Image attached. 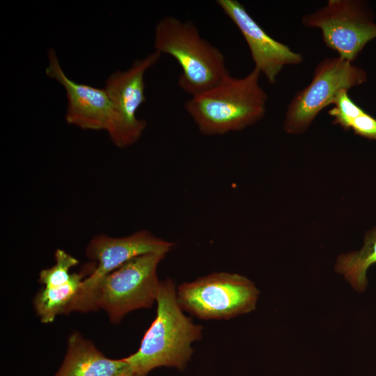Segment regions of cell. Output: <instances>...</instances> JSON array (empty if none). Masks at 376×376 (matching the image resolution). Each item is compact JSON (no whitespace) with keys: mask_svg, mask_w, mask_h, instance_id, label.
Listing matches in <instances>:
<instances>
[{"mask_svg":"<svg viewBox=\"0 0 376 376\" xmlns=\"http://www.w3.org/2000/svg\"><path fill=\"white\" fill-rule=\"evenodd\" d=\"M156 302L155 319L144 334L139 348L124 358L134 376H146L162 366L183 370L194 352L191 344L202 337V326L184 313L171 279L161 281Z\"/></svg>","mask_w":376,"mask_h":376,"instance_id":"obj_1","label":"cell"},{"mask_svg":"<svg viewBox=\"0 0 376 376\" xmlns=\"http://www.w3.org/2000/svg\"><path fill=\"white\" fill-rule=\"evenodd\" d=\"M260 72L253 68L241 78L230 75L215 86L185 103V109L205 135L237 132L261 120L267 95L259 84Z\"/></svg>","mask_w":376,"mask_h":376,"instance_id":"obj_2","label":"cell"},{"mask_svg":"<svg viewBox=\"0 0 376 376\" xmlns=\"http://www.w3.org/2000/svg\"><path fill=\"white\" fill-rule=\"evenodd\" d=\"M155 50L173 57L182 72L180 88L191 97L220 83L230 73L221 50L203 38L191 21L166 16L157 24L154 34Z\"/></svg>","mask_w":376,"mask_h":376,"instance_id":"obj_3","label":"cell"},{"mask_svg":"<svg viewBox=\"0 0 376 376\" xmlns=\"http://www.w3.org/2000/svg\"><path fill=\"white\" fill-rule=\"evenodd\" d=\"M165 256L143 254L107 275L93 295V311L103 309L112 323H118L131 311L151 307L157 300L161 283L157 269Z\"/></svg>","mask_w":376,"mask_h":376,"instance_id":"obj_4","label":"cell"},{"mask_svg":"<svg viewBox=\"0 0 376 376\" xmlns=\"http://www.w3.org/2000/svg\"><path fill=\"white\" fill-rule=\"evenodd\" d=\"M259 291L248 278L217 272L176 289L181 308L201 320H228L256 308Z\"/></svg>","mask_w":376,"mask_h":376,"instance_id":"obj_5","label":"cell"},{"mask_svg":"<svg viewBox=\"0 0 376 376\" xmlns=\"http://www.w3.org/2000/svg\"><path fill=\"white\" fill-rule=\"evenodd\" d=\"M367 81L366 72L340 57H326L315 66L311 81L290 101L283 130L290 134L306 132L320 112L342 89L350 90Z\"/></svg>","mask_w":376,"mask_h":376,"instance_id":"obj_6","label":"cell"},{"mask_svg":"<svg viewBox=\"0 0 376 376\" xmlns=\"http://www.w3.org/2000/svg\"><path fill=\"white\" fill-rule=\"evenodd\" d=\"M301 22L305 27L320 29L324 45L351 63L376 38L374 13L363 0H329Z\"/></svg>","mask_w":376,"mask_h":376,"instance_id":"obj_7","label":"cell"},{"mask_svg":"<svg viewBox=\"0 0 376 376\" xmlns=\"http://www.w3.org/2000/svg\"><path fill=\"white\" fill-rule=\"evenodd\" d=\"M173 246V243L145 230L121 237L104 234L95 236L86 246V255L96 262V266L84 279L72 311H93L92 299L99 283L107 275L126 262L146 253L166 254Z\"/></svg>","mask_w":376,"mask_h":376,"instance_id":"obj_8","label":"cell"},{"mask_svg":"<svg viewBox=\"0 0 376 376\" xmlns=\"http://www.w3.org/2000/svg\"><path fill=\"white\" fill-rule=\"evenodd\" d=\"M157 51L141 59H136L126 70H116L105 82L106 90L113 109V118L107 134L119 148L135 143L141 136L146 121L138 118L136 112L146 102L144 76L146 71L159 60Z\"/></svg>","mask_w":376,"mask_h":376,"instance_id":"obj_9","label":"cell"},{"mask_svg":"<svg viewBox=\"0 0 376 376\" xmlns=\"http://www.w3.org/2000/svg\"><path fill=\"white\" fill-rule=\"evenodd\" d=\"M217 4L235 24L250 50L255 68L269 84H274L286 65H300L301 54L269 36L237 0H217Z\"/></svg>","mask_w":376,"mask_h":376,"instance_id":"obj_10","label":"cell"},{"mask_svg":"<svg viewBox=\"0 0 376 376\" xmlns=\"http://www.w3.org/2000/svg\"><path fill=\"white\" fill-rule=\"evenodd\" d=\"M47 57L46 75L58 82L65 91L66 122L82 130L107 132L113 121V109L104 88L77 83L68 78L53 48L49 49Z\"/></svg>","mask_w":376,"mask_h":376,"instance_id":"obj_11","label":"cell"},{"mask_svg":"<svg viewBox=\"0 0 376 376\" xmlns=\"http://www.w3.org/2000/svg\"><path fill=\"white\" fill-rule=\"evenodd\" d=\"M54 376H134L124 359L105 357L90 340L79 332L68 340L63 361Z\"/></svg>","mask_w":376,"mask_h":376,"instance_id":"obj_12","label":"cell"},{"mask_svg":"<svg viewBox=\"0 0 376 376\" xmlns=\"http://www.w3.org/2000/svg\"><path fill=\"white\" fill-rule=\"evenodd\" d=\"M86 272L73 273L68 282L54 287H44L36 295L34 307L42 322H52L58 314L72 311L83 281L87 276Z\"/></svg>","mask_w":376,"mask_h":376,"instance_id":"obj_13","label":"cell"},{"mask_svg":"<svg viewBox=\"0 0 376 376\" xmlns=\"http://www.w3.org/2000/svg\"><path fill=\"white\" fill-rule=\"evenodd\" d=\"M376 263V226L368 230L364 236L361 249L340 255L335 269L343 274L352 287L357 292L366 290L368 285L367 271Z\"/></svg>","mask_w":376,"mask_h":376,"instance_id":"obj_14","label":"cell"},{"mask_svg":"<svg viewBox=\"0 0 376 376\" xmlns=\"http://www.w3.org/2000/svg\"><path fill=\"white\" fill-rule=\"evenodd\" d=\"M349 90H340L333 100L328 114L333 123L344 130H352L362 137L376 140V118L359 107L349 96Z\"/></svg>","mask_w":376,"mask_h":376,"instance_id":"obj_15","label":"cell"},{"mask_svg":"<svg viewBox=\"0 0 376 376\" xmlns=\"http://www.w3.org/2000/svg\"><path fill=\"white\" fill-rule=\"evenodd\" d=\"M55 264L40 272L39 281L46 288L59 285L68 282L73 273L70 269L79 263L74 256L64 250L55 252Z\"/></svg>","mask_w":376,"mask_h":376,"instance_id":"obj_16","label":"cell"}]
</instances>
